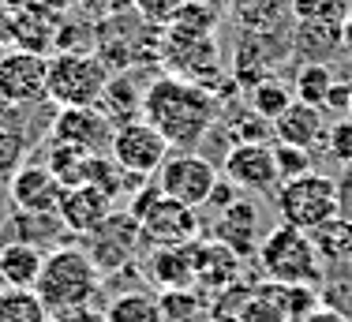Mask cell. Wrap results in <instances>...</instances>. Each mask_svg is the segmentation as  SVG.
I'll return each instance as SVG.
<instances>
[{
  "mask_svg": "<svg viewBox=\"0 0 352 322\" xmlns=\"http://www.w3.org/2000/svg\"><path fill=\"white\" fill-rule=\"evenodd\" d=\"M349 116H352V105H349Z\"/></svg>",
  "mask_w": 352,
  "mask_h": 322,
  "instance_id": "41",
  "label": "cell"
},
{
  "mask_svg": "<svg viewBox=\"0 0 352 322\" xmlns=\"http://www.w3.org/2000/svg\"><path fill=\"white\" fill-rule=\"evenodd\" d=\"M60 233H64L60 214H19V210H15V217H12V240L34 244L41 251H45Z\"/></svg>",
  "mask_w": 352,
  "mask_h": 322,
  "instance_id": "22",
  "label": "cell"
},
{
  "mask_svg": "<svg viewBox=\"0 0 352 322\" xmlns=\"http://www.w3.org/2000/svg\"><path fill=\"white\" fill-rule=\"evenodd\" d=\"M338 217L352 222V165H345V173L338 180Z\"/></svg>",
  "mask_w": 352,
  "mask_h": 322,
  "instance_id": "33",
  "label": "cell"
},
{
  "mask_svg": "<svg viewBox=\"0 0 352 322\" xmlns=\"http://www.w3.org/2000/svg\"><path fill=\"white\" fill-rule=\"evenodd\" d=\"M333 72L326 67L322 61H307L304 67L296 72V83H292V94L296 101H307V105H318L326 109V101H330V90H333Z\"/></svg>",
  "mask_w": 352,
  "mask_h": 322,
  "instance_id": "23",
  "label": "cell"
},
{
  "mask_svg": "<svg viewBox=\"0 0 352 322\" xmlns=\"http://www.w3.org/2000/svg\"><path fill=\"white\" fill-rule=\"evenodd\" d=\"M49 322H105V315L94 311V308H72V311H56V315H49Z\"/></svg>",
  "mask_w": 352,
  "mask_h": 322,
  "instance_id": "34",
  "label": "cell"
},
{
  "mask_svg": "<svg viewBox=\"0 0 352 322\" xmlns=\"http://www.w3.org/2000/svg\"><path fill=\"white\" fill-rule=\"evenodd\" d=\"M274 158H278V169H281V184H285V180H292V176L315 173L311 150H304V147H289V142H274Z\"/></svg>",
  "mask_w": 352,
  "mask_h": 322,
  "instance_id": "28",
  "label": "cell"
},
{
  "mask_svg": "<svg viewBox=\"0 0 352 322\" xmlns=\"http://www.w3.org/2000/svg\"><path fill=\"white\" fill-rule=\"evenodd\" d=\"M56 214H60V222L68 233L87 236L113 214V195H105L102 188H94V184H75V188L64 191Z\"/></svg>",
  "mask_w": 352,
  "mask_h": 322,
  "instance_id": "16",
  "label": "cell"
},
{
  "mask_svg": "<svg viewBox=\"0 0 352 322\" xmlns=\"http://www.w3.org/2000/svg\"><path fill=\"white\" fill-rule=\"evenodd\" d=\"M278 217L281 225L315 233L338 217V180L326 173L292 176L278 188Z\"/></svg>",
  "mask_w": 352,
  "mask_h": 322,
  "instance_id": "6",
  "label": "cell"
},
{
  "mask_svg": "<svg viewBox=\"0 0 352 322\" xmlns=\"http://www.w3.org/2000/svg\"><path fill=\"white\" fill-rule=\"evenodd\" d=\"M326 154H330L338 165H352V116L349 120H338L326 128Z\"/></svg>",
  "mask_w": 352,
  "mask_h": 322,
  "instance_id": "31",
  "label": "cell"
},
{
  "mask_svg": "<svg viewBox=\"0 0 352 322\" xmlns=\"http://www.w3.org/2000/svg\"><path fill=\"white\" fill-rule=\"evenodd\" d=\"M27 165V135L23 131H0V176L12 180Z\"/></svg>",
  "mask_w": 352,
  "mask_h": 322,
  "instance_id": "27",
  "label": "cell"
},
{
  "mask_svg": "<svg viewBox=\"0 0 352 322\" xmlns=\"http://www.w3.org/2000/svg\"><path fill=\"white\" fill-rule=\"evenodd\" d=\"M0 322H49L34 289H0Z\"/></svg>",
  "mask_w": 352,
  "mask_h": 322,
  "instance_id": "26",
  "label": "cell"
},
{
  "mask_svg": "<svg viewBox=\"0 0 352 322\" xmlns=\"http://www.w3.org/2000/svg\"><path fill=\"white\" fill-rule=\"evenodd\" d=\"M139 244H142V236H139L135 214H131V210L116 214L113 210L94 233H87V255L94 259V266L102 270V277H109V274H116L120 266H128Z\"/></svg>",
  "mask_w": 352,
  "mask_h": 322,
  "instance_id": "10",
  "label": "cell"
},
{
  "mask_svg": "<svg viewBox=\"0 0 352 322\" xmlns=\"http://www.w3.org/2000/svg\"><path fill=\"white\" fill-rule=\"evenodd\" d=\"M113 142V120L102 109H60L53 120V147L75 150V154H102Z\"/></svg>",
  "mask_w": 352,
  "mask_h": 322,
  "instance_id": "14",
  "label": "cell"
},
{
  "mask_svg": "<svg viewBox=\"0 0 352 322\" xmlns=\"http://www.w3.org/2000/svg\"><path fill=\"white\" fill-rule=\"evenodd\" d=\"M217 27V15L206 0H188L180 12L173 15V23L165 27L169 34V49H191V45H203V41L214 38Z\"/></svg>",
  "mask_w": 352,
  "mask_h": 322,
  "instance_id": "20",
  "label": "cell"
},
{
  "mask_svg": "<svg viewBox=\"0 0 352 322\" xmlns=\"http://www.w3.org/2000/svg\"><path fill=\"white\" fill-rule=\"evenodd\" d=\"M326 105L338 109V113H349V105H352V83H333L330 101H326Z\"/></svg>",
  "mask_w": 352,
  "mask_h": 322,
  "instance_id": "37",
  "label": "cell"
},
{
  "mask_svg": "<svg viewBox=\"0 0 352 322\" xmlns=\"http://www.w3.org/2000/svg\"><path fill=\"white\" fill-rule=\"evenodd\" d=\"M38 4L45 8V12H53L56 19H60V15H68V12H72V4H75V0H38Z\"/></svg>",
  "mask_w": 352,
  "mask_h": 322,
  "instance_id": "39",
  "label": "cell"
},
{
  "mask_svg": "<svg viewBox=\"0 0 352 322\" xmlns=\"http://www.w3.org/2000/svg\"><path fill=\"white\" fill-rule=\"evenodd\" d=\"M184 4H188V0H131V8L139 12V19L154 23V27H169L173 15L180 12Z\"/></svg>",
  "mask_w": 352,
  "mask_h": 322,
  "instance_id": "32",
  "label": "cell"
},
{
  "mask_svg": "<svg viewBox=\"0 0 352 322\" xmlns=\"http://www.w3.org/2000/svg\"><path fill=\"white\" fill-rule=\"evenodd\" d=\"M304 322H352V319L341 315V311H333V308H318V311H311Z\"/></svg>",
  "mask_w": 352,
  "mask_h": 322,
  "instance_id": "38",
  "label": "cell"
},
{
  "mask_svg": "<svg viewBox=\"0 0 352 322\" xmlns=\"http://www.w3.org/2000/svg\"><path fill=\"white\" fill-rule=\"evenodd\" d=\"M49 56L27 53V49H12L0 53V98L12 105H38L49 98Z\"/></svg>",
  "mask_w": 352,
  "mask_h": 322,
  "instance_id": "11",
  "label": "cell"
},
{
  "mask_svg": "<svg viewBox=\"0 0 352 322\" xmlns=\"http://www.w3.org/2000/svg\"><path fill=\"white\" fill-rule=\"evenodd\" d=\"M266 292H255L240 311V322H285V311L274 296V285H263Z\"/></svg>",
  "mask_w": 352,
  "mask_h": 322,
  "instance_id": "29",
  "label": "cell"
},
{
  "mask_svg": "<svg viewBox=\"0 0 352 322\" xmlns=\"http://www.w3.org/2000/svg\"><path fill=\"white\" fill-rule=\"evenodd\" d=\"M41 266H45V251L34 244H0V285L4 289H34Z\"/></svg>",
  "mask_w": 352,
  "mask_h": 322,
  "instance_id": "19",
  "label": "cell"
},
{
  "mask_svg": "<svg viewBox=\"0 0 352 322\" xmlns=\"http://www.w3.org/2000/svg\"><path fill=\"white\" fill-rule=\"evenodd\" d=\"M240 188H236V184H232V180H225V176H221V180H217V188H214V195H210V202H214V206L217 210H229L232 206V202H236L240 199V195H236Z\"/></svg>",
  "mask_w": 352,
  "mask_h": 322,
  "instance_id": "35",
  "label": "cell"
},
{
  "mask_svg": "<svg viewBox=\"0 0 352 322\" xmlns=\"http://www.w3.org/2000/svg\"><path fill=\"white\" fill-rule=\"evenodd\" d=\"M322 259V303L352 319V222L333 217L311 233Z\"/></svg>",
  "mask_w": 352,
  "mask_h": 322,
  "instance_id": "7",
  "label": "cell"
},
{
  "mask_svg": "<svg viewBox=\"0 0 352 322\" xmlns=\"http://www.w3.org/2000/svg\"><path fill=\"white\" fill-rule=\"evenodd\" d=\"M131 214L139 222V236L146 248L169 251V248H191L199 240V214L176 199H165L157 184L142 188L131 202Z\"/></svg>",
  "mask_w": 352,
  "mask_h": 322,
  "instance_id": "4",
  "label": "cell"
},
{
  "mask_svg": "<svg viewBox=\"0 0 352 322\" xmlns=\"http://www.w3.org/2000/svg\"><path fill=\"white\" fill-rule=\"evenodd\" d=\"M221 176L232 180L240 191H251V195L278 191L281 169H278V158H274V142H236L225 154Z\"/></svg>",
  "mask_w": 352,
  "mask_h": 322,
  "instance_id": "12",
  "label": "cell"
},
{
  "mask_svg": "<svg viewBox=\"0 0 352 322\" xmlns=\"http://www.w3.org/2000/svg\"><path fill=\"white\" fill-rule=\"evenodd\" d=\"M240 277V255L221 240L195 244V285L203 289H232Z\"/></svg>",
  "mask_w": 352,
  "mask_h": 322,
  "instance_id": "18",
  "label": "cell"
},
{
  "mask_svg": "<svg viewBox=\"0 0 352 322\" xmlns=\"http://www.w3.org/2000/svg\"><path fill=\"white\" fill-rule=\"evenodd\" d=\"M274 142H289V147H304L311 150L315 142L326 139V116L318 105H307V101H292L289 109L274 120Z\"/></svg>",
  "mask_w": 352,
  "mask_h": 322,
  "instance_id": "17",
  "label": "cell"
},
{
  "mask_svg": "<svg viewBox=\"0 0 352 322\" xmlns=\"http://www.w3.org/2000/svg\"><path fill=\"white\" fill-rule=\"evenodd\" d=\"M4 30H8V41L15 49H27V53H41L56 45V34H60V19L53 12L38 4H12L4 12Z\"/></svg>",
  "mask_w": 352,
  "mask_h": 322,
  "instance_id": "15",
  "label": "cell"
},
{
  "mask_svg": "<svg viewBox=\"0 0 352 322\" xmlns=\"http://www.w3.org/2000/svg\"><path fill=\"white\" fill-rule=\"evenodd\" d=\"M102 315H105V322H165L162 319V303H157V296H150V292L116 296Z\"/></svg>",
  "mask_w": 352,
  "mask_h": 322,
  "instance_id": "24",
  "label": "cell"
},
{
  "mask_svg": "<svg viewBox=\"0 0 352 322\" xmlns=\"http://www.w3.org/2000/svg\"><path fill=\"white\" fill-rule=\"evenodd\" d=\"M255 259L274 285H311V289L322 285V259H318L311 233H304V228H270L258 244Z\"/></svg>",
  "mask_w": 352,
  "mask_h": 322,
  "instance_id": "3",
  "label": "cell"
},
{
  "mask_svg": "<svg viewBox=\"0 0 352 322\" xmlns=\"http://www.w3.org/2000/svg\"><path fill=\"white\" fill-rule=\"evenodd\" d=\"M109 79V64L98 53H56L49 56V101L60 109H98Z\"/></svg>",
  "mask_w": 352,
  "mask_h": 322,
  "instance_id": "5",
  "label": "cell"
},
{
  "mask_svg": "<svg viewBox=\"0 0 352 322\" xmlns=\"http://www.w3.org/2000/svg\"><path fill=\"white\" fill-rule=\"evenodd\" d=\"M64 180L45 165V161H27L19 173L8 180V195L19 214H56L64 199Z\"/></svg>",
  "mask_w": 352,
  "mask_h": 322,
  "instance_id": "13",
  "label": "cell"
},
{
  "mask_svg": "<svg viewBox=\"0 0 352 322\" xmlns=\"http://www.w3.org/2000/svg\"><path fill=\"white\" fill-rule=\"evenodd\" d=\"M23 109L12 105L8 98H0V131H23Z\"/></svg>",
  "mask_w": 352,
  "mask_h": 322,
  "instance_id": "36",
  "label": "cell"
},
{
  "mask_svg": "<svg viewBox=\"0 0 352 322\" xmlns=\"http://www.w3.org/2000/svg\"><path fill=\"white\" fill-rule=\"evenodd\" d=\"M102 281L105 277L94 266V259L87 255V248H49L34 296L45 303L49 315H56V311H72V308H90Z\"/></svg>",
  "mask_w": 352,
  "mask_h": 322,
  "instance_id": "2",
  "label": "cell"
},
{
  "mask_svg": "<svg viewBox=\"0 0 352 322\" xmlns=\"http://www.w3.org/2000/svg\"><path fill=\"white\" fill-rule=\"evenodd\" d=\"M296 101V94H292L289 83L274 79V75H266V79L255 83V90H251V113H258L263 120H278V116L285 113V109Z\"/></svg>",
  "mask_w": 352,
  "mask_h": 322,
  "instance_id": "25",
  "label": "cell"
},
{
  "mask_svg": "<svg viewBox=\"0 0 352 322\" xmlns=\"http://www.w3.org/2000/svg\"><path fill=\"white\" fill-rule=\"evenodd\" d=\"M157 303H162V319L165 322H188L199 311V300H195V292H191V289L162 292V296H157Z\"/></svg>",
  "mask_w": 352,
  "mask_h": 322,
  "instance_id": "30",
  "label": "cell"
},
{
  "mask_svg": "<svg viewBox=\"0 0 352 322\" xmlns=\"http://www.w3.org/2000/svg\"><path fill=\"white\" fill-rule=\"evenodd\" d=\"M8 41V30H4V15H0V45Z\"/></svg>",
  "mask_w": 352,
  "mask_h": 322,
  "instance_id": "40",
  "label": "cell"
},
{
  "mask_svg": "<svg viewBox=\"0 0 352 322\" xmlns=\"http://www.w3.org/2000/svg\"><path fill=\"white\" fill-rule=\"evenodd\" d=\"M217 180H221L217 165L206 161L203 154H195V150H176V154H169L165 165L157 169V176H154L157 191H162L165 199H176V202H184V206H191V210H199V206L210 202Z\"/></svg>",
  "mask_w": 352,
  "mask_h": 322,
  "instance_id": "8",
  "label": "cell"
},
{
  "mask_svg": "<svg viewBox=\"0 0 352 322\" xmlns=\"http://www.w3.org/2000/svg\"><path fill=\"white\" fill-rule=\"evenodd\" d=\"M217 116V101L199 83L180 75H162L142 90V120L173 150H191L210 135Z\"/></svg>",
  "mask_w": 352,
  "mask_h": 322,
  "instance_id": "1",
  "label": "cell"
},
{
  "mask_svg": "<svg viewBox=\"0 0 352 322\" xmlns=\"http://www.w3.org/2000/svg\"><path fill=\"white\" fill-rule=\"evenodd\" d=\"M113 161L131 176H157V169L165 165V158L173 154V147L162 139V131H154L146 120H124L113 128V142H109Z\"/></svg>",
  "mask_w": 352,
  "mask_h": 322,
  "instance_id": "9",
  "label": "cell"
},
{
  "mask_svg": "<svg viewBox=\"0 0 352 322\" xmlns=\"http://www.w3.org/2000/svg\"><path fill=\"white\" fill-rule=\"evenodd\" d=\"M150 281L165 292L195 289V244L191 248H169L150 255Z\"/></svg>",
  "mask_w": 352,
  "mask_h": 322,
  "instance_id": "21",
  "label": "cell"
}]
</instances>
